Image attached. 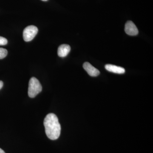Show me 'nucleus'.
<instances>
[{"label": "nucleus", "mask_w": 153, "mask_h": 153, "mask_svg": "<svg viewBox=\"0 0 153 153\" xmlns=\"http://www.w3.org/2000/svg\"><path fill=\"white\" fill-rule=\"evenodd\" d=\"M44 124L47 137L51 140H57L60 136L61 126L57 116L53 113L47 114Z\"/></svg>", "instance_id": "1"}, {"label": "nucleus", "mask_w": 153, "mask_h": 153, "mask_svg": "<svg viewBox=\"0 0 153 153\" xmlns=\"http://www.w3.org/2000/svg\"><path fill=\"white\" fill-rule=\"evenodd\" d=\"M41 83L37 78L33 77L30 79L28 88V95L31 98H34L42 91Z\"/></svg>", "instance_id": "2"}, {"label": "nucleus", "mask_w": 153, "mask_h": 153, "mask_svg": "<svg viewBox=\"0 0 153 153\" xmlns=\"http://www.w3.org/2000/svg\"><path fill=\"white\" fill-rule=\"evenodd\" d=\"M37 27L33 25L29 26L25 28L23 32V38L26 42L32 41L38 33Z\"/></svg>", "instance_id": "3"}, {"label": "nucleus", "mask_w": 153, "mask_h": 153, "mask_svg": "<svg viewBox=\"0 0 153 153\" xmlns=\"http://www.w3.org/2000/svg\"><path fill=\"white\" fill-rule=\"evenodd\" d=\"M125 31L127 34L131 36H137L138 34L137 28L131 21H128L126 23Z\"/></svg>", "instance_id": "4"}, {"label": "nucleus", "mask_w": 153, "mask_h": 153, "mask_svg": "<svg viewBox=\"0 0 153 153\" xmlns=\"http://www.w3.org/2000/svg\"><path fill=\"white\" fill-rule=\"evenodd\" d=\"M83 67L88 74L91 76H97L100 74L98 69L92 66L90 63L85 62L83 64Z\"/></svg>", "instance_id": "5"}, {"label": "nucleus", "mask_w": 153, "mask_h": 153, "mask_svg": "<svg viewBox=\"0 0 153 153\" xmlns=\"http://www.w3.org/2000/svg\"><path fill=\"white\" fill-rule=\"evenodd\" d=\"M71 50V47L68 44H62L58 47L57 54L59 57H66Z\"/></svg>", "instance_id": "6"}, {"label": "nucleus", "mask_w": 153, "mask_h": 153, "mask_svg": "<svg viewBox=\"0 0 153 153\" xmlns=\"http://www.w3.org/2000/svg\"><path fill=\"white\" fill-rule=\"evenodd\" d=\"M105 67L107 71L116 74H123L125 72V69L120 66H115L111 64H106Z\"/></svg>", "instance_id": "7"}, {"label": "nucleus", "mask_w": 153, "mask_h": 153, "mask_svg": "<svg viewBox=\"0 0 153 153\" xmlns=\"http://www.w3.org/2000/svg\"><path fill=\"white\" fill-rule=\"evenodd\" d=\"M7 50L4 48H0V59H3L7 56Z\"/></svg>", "instance_id": "8"}, {"label": "nucleus", "mask_w": 153, "mask_h": 153, "mask_svg": "<svg viewBox=\"0 0 153 153\" xmlns=\"http://www.w3.org/2000/svg\"><path fill=\"white\" fill-rule=\"evenodd\" d=\"M8 41L6 38L0 36V46H4L7 44Z\"/></svg>", "instance_id": "9"}, {"label": "nucleus", "mask_w": 153, "mask_h": 153, "mask_svg": "<svg viewBox=\"0 0 153 153\" xmlns=\"http://www.w3.org/2000/svg\"><path fill=\"white\" fill-rule=\"evenodd\" d=\"M3 85H4L3 82L2 81H1V80H0V89H1L3 87Z\"/></svg>", "instance_id": "10"}, {"label": "nucleus", "mask_w": 153, "mask_h": 153, "mask_svg": "<svg viewBox=\"0 0 153 153\" xmlns=\"http://www.w3.org/2000/svg\"><path fill=\"white\" fill-rule=\"evenodd\" d=\"M0 153H5V152H4V151L2 149H1V148H0Z\"/></svg>", "instance_id": "11"}, {"label": "nucleus", "mask_w": 153, "mask_h": 153, "mask_svg": "<svg viewBox=\"0 0 153 153\" xmlns=\"http://www.w3.org/2000/svg\"><path fill=\"white\" fill-rule=\"evenodd\" d=\"M42 1H48V0H42Z\"/></svg>", "instance_id": "12"}]
</instances>
